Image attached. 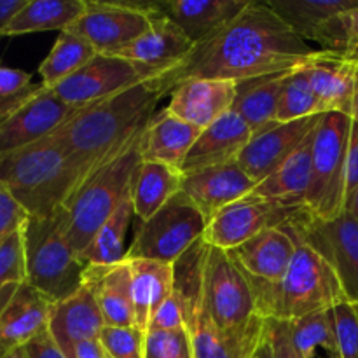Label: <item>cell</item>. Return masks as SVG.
I'll use <instances>...</instances> for the list:
<instances>
[{
  "mask_svg": "<svg viewBox=\"0 0 358 358\" xmlns=\"http://www.w3.org/2000/svg\"><path fill=\"white\" fill-rule=\"evenodd\" d=\"M80 108L59 100L55 91L41 84L37 93L17 110L0 121V156L16 152L51 136Z\"/></svg>",
  "mask_w": 358,
  "mask_h": 358,
  "instance_id": "cell-14",
  "label": "cell"
},
{
  "mask_svg": "<svg viewBox=\"0 0 358 358\" xmlns=\"http://www.w3.org/2000/svg\"><path fill=\"white\" fill-rule=\"evenodd\" d=\"M283 227L327 261L346 301L358 304V220L346 210L334 219H318L306 208Z\"/></svg>",
  "mask_w": 358,
  "mask_h": 358,
  "instance_id": "cell-10",
  "label": "cell"
},
{
  "mask_svg": "<svg viewBox=\"0 0 358 358\" xmlns=\"http://www.w3.org/2000/svg\"><path fill=\"white\" fill-rule=\"evenodd\" d=\"M135 217L131 194L117 206L114 213L105 220L103 226L96 231L93 240L90 241L80 259L86 266H110L126 261L124 238L128 227Z\"/></svg>",
  "mask_w": 358,
  "mask_h": 358,
  "instance_id": "cell-34",
  "label": "cell"
},
{
  "mask_svg": "<svg viewBox=\"0 0 358 358\" xmlns=\"http://www.w3.org/2000/svg\"><path fill=\"white\" fill-rule=\"evenodd\" d=\"M322 114L339 112L352 117L358 84V55L315 51L304 63Z\"/></svg>",
  "mask_w": 358,
  "mask_h": 358,
  "instance_id": "cell-18",
  "label": "cell"
},
{
  "mask_svg": "<svg viewBox=\"0 0 358 358\" xmlns=\"http://www.w3.org/2000/svg\"><path fill=\"white\" fill-rule=\"evenodd\" d=\"M23 227L0 243V290L9 285L27 283V252H24Z\"/></svg>",
  "mask_w": 358,
  "mask_h": 358,
  "instance_id": "cell-39",
  "label": "cell"
},
{
  "mask_svg": "<svg viewBox=\"0 0 358 358\" xmlns=\"http://www.w3.org/2000/svg\"><path fill=\"white\" fill-rule=\"evenodd\" d=\"M201 131L203 129L175 117L166 108H163L161 112H156L152 121L143 129L140 140L142 161L168 164L180 170Z\"/></svg>",
  "mask_w": 358,
  "mask_h": 358,
  "instance_id": "cell-26",
  "label": "cell"
},
{
  "mask_svg": "<svg viewBox=\"0 0 358 358\" xmlns=\"http://www.w3.org/2000/svg\"><path fill=\"white\" fill-rule=\"evenodd\" d=\"M84 7L86 0H28L27 6L6 28L3 37L52 30L63 31L79 20Z\"/></svg>",
  "mask_w": 358,
  "mask_h": 358,
  "instance_id": "cell-31",
  "label": "cell"
},
{
  "mask_svg": "<svg viewBox=\"0 0 358 358\" xmlns=\"http://www.w3.org/2000/svg\"><path fill=\"white\" fill-rule=\"evenodd\" d=\"M262 357H264V358H273L271 346H269L268 338H266V332H264V343H262Z\"/></svg>",
  "mask_w": 358,
  "mask_h": 358,
  "instance_id": "cell-52",
  "label": "cell"
},
{
  "mask_svg": "<svg viewBox=\"0 0 358 358\" xmlns=\"http://www.w3.org/2000/svg\"><path fill=\"white\" fill-rule=\"evenodd\" d=\"M28 213L0 182V243L27 224Z\"/></svg>",
  "mask_w": 358,
  "mask_h": 358,
  "instance_id": "cell-42",
  "label": "cell"
},
{
  "mask_svg": "<svg viewBox=\"0 0 358 358\" xmlns=\"http://www.w3.org/2000/svg\"><path fill=\"white\" fill-rule=\"evenodd\" d=\"M289 329L294 348L301 358H315L318 348H324L329 358H338L331 310L317 311L289 322Z\"/></svg>",
  "mask_w": 358,
  "mask_h": 358,
  "instance_id": "cell-35",
  "label": "cell"
},
{
  "mask_svg": "<svg viewBox=\"0 0 358 358\" xmlns=\"http://www.w3.org/2000/svg\"><path fill=\"white\" fill-rule=\"evenodd\" d=\"M206 219L192 199L180 191L150 219L140 222L126 259L173 264L205 236Z\"/></svg>",
  "mask_w": 358,
  "mask_h": 358,
  "instance_id": "cell-8",
  "label": "cell"
},
{
  "mask_svg": "<svg viewBox=\"0 0 358 358\" xmlns=\"http://www.w3.org/2000/svg\"><path fill=\"white\" fill-rule=\"evenodd\" d=\"M100 343L108 358H143L145 332L136 327H110L101 329Z\"/></svg>",
  "mask_w": 358,
  "mask_h": 358,
  "instance_id": "cell-41",
  "label": "cell"
},
{
  "mask_svg": "<svg viewBox=\"0 0 358 358\" xmlns=\"http://www.w3.org/2000/svg\"><path fill=\"white\" fill-rule=\"evenodd\" d=\"M353 119L331 112L322 115L313 138L311 182L304 205L318 219H334L346 205V157Z\"/></svg>",
  "mask_w": 358,
  "mask_h": 358,
  "instance_id": "cell-7",
  "label": "cell"
},
{
  "mask_svg": "<svg viewBox=\"0 0 358 358\" xmlns=\"http://www.w3.org/2000/svg\"><path fill=\"white\" fill-rule=\"evenodd\" d=\"M320 119L322 115H311L299 121L275 122L262 131L254 133L250 142L238 156L236 163L248 177L261 184L294 156V152L317 129Z\"/></svg>",
  "mask_w": 358,
  "mask_h": 358,
  "instance_id": "cell-16",
  "label": "cell"
},
{
  "mask_svg": "<svg viewBox=\"0 0 358 358\" xmlns=\"http://www.w3.org/2000/svg\"><path fill=\"white\" fill-rule=\"evenodd\" d=\"M334 322L338 358H358V310L355 304L341 301L331 310Z\"/></svg>",
  "mask_w": 358,
  "mask_h": 358,
  "instance_id": "cell-40",
  "label": "cell"
},
{
  "mask_svg": "<svg viewBox=\"0 0 358 358\" xmlns=\"http://www.w3.org/2000/svg\"><path fill=\"white\" fill-rule=\"evenodd\" d=\"M205 311L222 334H236L261 318L247 276L229 252L213 247L205 264Z\"/></svg>",
  "mask_w": 358,
  "mask_h": 358,
  "instance_id": "cell-9",
  "label": "cell"
},
{
  "mask_svg": "<svg viewBox=\"0 0 358 358\" xmlns=\"http://www.w3.org/2000/svg\"><path fill=\"white\" fill-rule=\"evenodd\" d=\"M343 17H345L350 45H352V55H358V6L353 7L352 10H346Z\"/></svg>",
  "mask_w": 358,
  "mask_h": 358,
  "instance_id": "cell-49",
  "label": "cell"
},
{
  "mask_svg": "<svg viewBox=\"0 0 358 358\" xmlns=\"http://www.w3.org/2000/svg\"><path fill=\"white\" fill-rule=\"evenodd\" d=\"M143 358H194L191 334L187 329L147 331Z\"/></svg>",
  "mask_w": 358,
  "mask_h": 358,
  "instance_id": "cell-38",
  "label": "cell"
},
{
  "mask_svg": "<svg viewBox=\"0 0 358 358\" xmlns=\"http://www.w3.org/2000/svg\"><path fill=\"white\" fill-rule=\"evenodd\" d=\"M83 283H86L93 290L101 315H103L105 325L135 327L129 261L110 266H87Z\"/></svg>",
  "mask_w": 358,
  "mask_h": 358,
  "instance_id": "cell-24",
  "label": "cell"
},
{
  "mask_svg": "<svg viewBox=\"0 0 358 358\" xmlns=\"http://www.w3.org/2000/svg\"><path fill=\"white\" fill-rule=\"evenodd\" d=\"M315 131L308 136L306 142L294 152L289 161H285L275 173L264 178L261 184H257L252 194L259 198L278 199V201L304 203L311 182Z\"/></svg>",
  "mask_w": 358,
  "mask_h": 358,
  "instance_id": "cell-30",
  "label": "cell"
},
{
  "mask_svg": "<svg viewBox=\"0 0 358 358\" xmlns=\"http://www.w3.org/2000/svg\"><path fill=\"white\" fill-rule=\"evenodd\" d=\"M142 133L119 156L91 175L63 206L66 240L79 255L90 245L96 231L103 226L105 220L131 194L133 175L142 163Z\"/></svg>",
  "mask_w": 358,
  "mask_h": 358,
  "instance_id": "cell-5",
  "label": "cell"
},
{
  "mask_svg": "<svg viewBox=\"0 0 358 358\" xmlns=\"http://www.w3.org/2000/svg\"><path fill=\"white\" fill-rule=\"evenodd\" d=\"M0 182L30 217L55 215L79 187L69 150L48 136L0 156Z\"/></svg>",
  "mask_w": 358,
  "mask_h": 358,
  "instance_id": "cell-3",
  "label": "cell"
},
{
  "mask_svg": "<svg viewBox=\"0 0 358 358\" xmlns=\"http://www.w3.org/2000/svg\"><path fill=\"white\" fill-rule=\"evenodd\" d=\"M24 353H27V358H66L55 339L51 338L49 331H44L37 338L31 339L24 346Z\"/></svg>",
  "mask_w": 358,
  "mask_h": 358,
  "instance_id": "cell-45",
  "label": "cell"
},
{
  "mask_svg": "<svg viewBox=\"0 0 358 358\" xmlns=\"http://www.w3.org/2000/svg\"><path fill=\"white\" fill-rule=\"evenodd\" d=\"M156 10L154 3L86 0L84 13L70 30L86 38L100 55H114L149 30Z\"/></svg>",
  "mask_w": 358,
  "mask_h": 358,
  "instance_id": "cell-12",
  "label": "cell"
},
{
  "mask_svg": "<svg viewBox=\"0 0 358 358\" xmlns=\"http://www.w3.org/2000/svg\"><path fill=\"white\" fill-rule=\"evenodd\" d=\"M66 358H107L100 339H86L72 346Z\"/></svg>",
  "mask_w": 358,
  "mask_h": 358,
  "instance_id": "cell-47",
  "label": "cell"
},
{
  "mask_svg": "<svg viewBox=\"0 0 358 358\" xmlns=\"http://www.w3.org/2000/svg\"><path fill=\"white\" fill-rule=\"evenodd\" d=\"M294 70V69H292ZM292 70L268 73L236 83V98L231 112L240 115L252 133L262 131L276 122L280 96Z\"/></svg>",
  "mask_w": 358,
  "mask_h": 358,
  "instance_id": "cell-27",
  "label": "cell"
},
{
  "mask_svg": "<svg viewBox=\"0 0 358 358\" xmlns=\"http://www.w3.org/2000/svg\"><path fill=\"white\" fill-rule=\"evenodd\" d=\"M266 338L271 346L273 358H301L290 339L289 322L266 320Z\"/></svg>",
  "mask_w": 358,
  "mask_h": 358,
  "instance_id": "cell-43",
  "label": "cell"
},
{
  "mask_svg": "<svg viewBox=\"0 0 358 358\" xmlns=\"http://www.w3.org/2000/svg\"><path fill=\"white\" fill-rule=\"evenodd\" d=\"M2 358H27V353H24V346H23V348H17V350H14V352L7 353V355H3Z\"/></svg>",
  "mask_w": 358,
  "mask_h": 358,
  "instance_id": "cell-51",
  "label": "cell"
},
{
  "mask_svg": "<svg viewBox=\"0 0 358 358\" xmlns=\"http://www.w3.org/2000/svg\"><path fill=\"white\" fill-rule=\"evenodd\" d=\"M262 343H264V341H262ZM254 358H264V357H262V345H261V348H259V352L255 353Z\"/></svg>",
  "mask_w": 358,
  "mask_h": 358,
  "instance_id": "cell-54",
  "label": "cell"
},
{
  "mask_svg": "<svg viewBox=\"0 0 358 358\" xmlns=\"http://www.w3.org/2000/svg\"><path fill=\"white\" fill-rule=\"evenodd\" d=\"M129 266L133 280L135 327L147 332L152 315L173 292V264L135 259L129 261Z\"/></svg>",
  "mask_w": 358,
  "mask_h": 358,
  "instance_id": "cell-28",
  "label": "cell"
},
{
  "mask_svg": "<svg viewBox=\"0 0 358 358\" xmlns=\"http://www.w3.org/2000/svg\"><path fill=\"white\" fill-rule=\"evenodd\" d=\"M315 49L266 2L250 0L234 20L194 45L171 72L157 77L164 93L187 79L241 83L304 65Z\"/></svg>",
  "mask_w": 358,
  "mask_h": 358,
  "instance_id": "cell-1",
  "label": "cell"
},
{
  "mask_svg": "<svg viewBox=\"0 0 358 358\" xmlns=\"http://www.w3.org/2000/svg\"><path fill=\"white\" fill-rule=\"evenodd\" d=\"M135 65L114 55L98 52L73 76L51 87L59 100L73 108H84L143 83Z\"/></svg>",
  "mask_w": 358,
  "mask_h": 358,
  "instance_id": "cell-13",
  "label": "cell"
},
{
  "mask_svg": "<svg viewBox=\"0 0 358 358\" xmlns=\"http://www.w3.org/2000/svg\"><path fill=\"white\" fill-rule=\"evenodd\" d=\"M194 45V42L170 17L157 9L149 30L135 42L114 52V56L135 65L143 79L150 80L171 72L175 66L180 65L191 55Z\"/></svg>",
  "mask_w": 358,
  "mask_h": 358,
  "instance_id": "cell-15",
  "label": "cell"
},
{
  "mask_svg": "<svg viewBox=\"0 0 358 358\" xmlns=\"http://www.w3.org/2000/svg\"><path fill=\"white\" fill-rule=\"evenodd\" d=\"M103 327V315L93 290L86 283L72 296L51 304L48 331L65 357L76 343L100 339Z\"/></svg>",
  "mask_w": 358,
  "mask_h": 358,
  "instance_id": "cell-21",
  "label": "cell"
},
{
  "mask_svg": "<svg viewBox=\"0 0 358 358\" xmlns=\"http://www.w3.org/2000/svg\"><path fill=\"white\" fill-rule=\"evenodd\" d=\"M345 210L353 217V219L358 220V187L346 198Z\"/></svg>",
  "mask_w": 358,
  "mask_h": 358,
  "instance_id": "cell-50",
  "label": "cell"
},
{
  "mask_svg": "<svg viewBox=\"0 0 358 358\" xmlns=\"http://www.w3.org/2000/svg\"><path fill=\"white\" fill-rule=\"evenodd\" d=\"M304 210V203L278 201L248 194L215 213L206 222L203 240L210 247L229 252L262 231L283 227Z\"/></svg>",
  "mask_w": 358,
  "mask_h": 358,
  "instance_id": "cell-11",
  "label": "cell"
},
{
  "mask_svg": "<svg viewBox=\"0 0 358 358\" xmlns=\"http://www.w3.org/2000/svg\"><path fill=\"white\" fill-rule=\"evenodd\" d=\"M257 182L248 177L238 163L205 168L184 175L182 191L192 199L206 222L226 206L252 194Z\"/></svg>",
  "mask_w": 358,
  "mask_h": 358,
  "instance_id": "cell-20",
  "label": "cell"
},
{
  "mask_svg": "<svg viewBox=\"0 0 358 358\" xmlns=\"http://www.w3.org/2000/svg\"><path fill=\"white\" fill-rule=\"evenodd\" d=\"M51 304L28 283L0 290V358L48 331Z\"/></svg>",
  "mask_w": 358,
  "mask_h": 358,
  "instance_id": "cell-17",
  "label": "cell"
},
{
  "mask_svg": "<svg viewBox=\"0 0 358 358\" xmlns=\"http://www.w3.org/2000/svg\"><path fill=\"white\" fill-rule=\"evenodd\" d=\"M166 110L199 129L231 112L236 83L217 79H187L173 87Z\"/></svg>",
  "mask_w": 358,
  "mask_h": 358,
  "instance_id": "cell-19",
  "label": "cell"
},
{
  "mask_svg": "<svg viewBox=\"0 0 358 358\" xmlns=\"http://www.w3.org/2000/svg\"><path fill=\"white\" fill-rule=\"evenodd\" d=\"M266 3L303 41H311L331 17L358 6L357 0H269Z\"/></svg>",
  "mask_w": 358,
  "mask_h": 358,
  "instance_id": "cell-32",
  "label": "cell"
},
{
  "mask_svg": "<svg viewBox=\"0 0 358 358\" xmlns=\"http://www.w3.org/2000/svg\"><path fill=\"white\" fill-rule=\"evenodd\" d=\"M250 0H163L156 7L194 44H199L238 16Z\"/></svg>",
  "mask_w": 358,
  "mask_h": 358,
  "instance_id": "cell-25",
  "label": "cell"
},
{
  "mask_svg": "<svg viewBox=\"0 0 358 358\" xmlns=\"http://www.w3.org/2000/svg\"><path fill=\"white\" fill-rule=\"evenodd\" d=\"M311 115H324L318 107L317 96L311 87L304 65L292 70L289 79L285 80L282 96H280L276 122H290L299 119L311 117Z\"/></svg>",
  "mask_w": 358,
  "mask_h": 358,
  "instance_id": "cell-36",
  "label": "cell"
},
{
  "mask_svg": "<svg viewBox=\"0 0 358 358\" xmlns=\"http://www.w3.org/2000/svg\"><path fill=\"white\" fill-rule=\"evenodd\" d=\"M355 306H357V310H358V304H355Z\"/></svg>",
  "mask_w": 358,
  "mask_h": 358,
  "instance_id": "cell-55",
  "label": "cell"
},
{
  "mask_svg": "<svg viewBox=\"0 0 358 358\" xmlns=\"http://www.w3.org/2000/svg\"><path fill=\"white\" fill-rule=\"evenodd\" d=\"M358 187V122H352L346 157V198Z\"/></svg>",
  "mask_w": 358,
  "mask_h": 358,
  "instance_id": "cell-46",
  "label": "cell"
},
{
  "mask_svg": "<svg viewBox=\"0 0 358 358\" xmlns=\"http://www.w3.org/2000/svg\"><path fill=\"white\" fill-rule=\"evenodd\" d=\"M38 87L28 72L0 63V121L27 103Z\"/></svg>",
  "mask_w": 358,
  "mask_h": 358,
  "instance_id": "cell-37",
  "label": "cell"
},
{
  "mask_svg": "<svg viewBox=\"0 0 358 358\" xmlns=\"http://www.w3.org/2000/svg\"><path fill=\"white\" fill-rule=\"evenodd\" d=\"M96 55V49L73 30L66 28V30L59 31L52 49L45 56L44 62L38 65L42 86L49 87V90L58 86L59 83L73 76L77 70L83 69Z\"/></svg>",
  "mask_w": 358,
  "mask_h": 358,
  "instance_id": "cell-33",
  "label": "cell"
},
{
  "mask_svg": "<svg viewBox=\"0 0 358 358\" xmlns=\"http://www.w3.org/2000/svg\"><path fill=\"white\" fill-rule=\"evenodd\" d=\"M252 135H254L252 129L240 115L227 112L213 124L203 129L180 166L182 175L220 166V164L236 163L238 156L250 142Z\"/></svg>",
  "mask_w": 358,
  "mask_h": 358,
  "instance_id": "cell-23",
  "label": "cell"
},
{
  "mask_svg": "<svg viewBox=\"0 0 358 358\" xmlns=\"http://www.w3.org/2000/svg\"><path fill=\"white\" fill-rule=\"evenodd\" d=\"M23 233L28 285L51 303L77 292L87 266L66 240L63 208L49 217H28Z\"/></svg>",
  "mask_w": 358,
  "mask_h": 358,
  "instance_id": "cell-6",
  "label": "cell"
},
{
  "mask_svg": "<svg viewBox=\"0 0 358 358\" xmlns=\"http://www.w3.org/2000/svg\"><path fill=\"white\" fill-rule=\"evenodd\" d=\"M28 0H0V37L17 13L27 6Z\"/></svg>",
  "mask_w": 358,
  "mask_h": 358,
  "instance_id": "cell-48",
  "label": "cell"
},
{
  "mask_svg": "<svg viewBox=\"0 0 358 358\" xmlns=\"http://www.w3.org/2000/svg\"><path fill=\"white\" fill-rule=\"evenodd\" d=\"M296 243L292 261L278 283L250 282L257 313L266 320L294 322L346 301L339 280L320 254L283 227Z\"/></svg>",
  "mask_w": 358,
  "mask_h": 358,
  "instance_id": "cell-4",
  "label": "cell"
},
{
  "mask_svg": "<svg viewBox=\"0 0 358 358\" xmlns=\"http://www.w3.org/2000/svg\"><path fill=\"white\" fill-rule=\"evenodd\" d=\"M294 250L292 236L283 227H271L229 250V255L250 282L278 283L289 269Z\"/></svg>",
  "mask_w": 358,
  "mask_h": 358,
  "instance_id": "cell-22",
  "label": "cell"
},
{
  "mask_svg": "<svg viewBox=\"0 0 358 358\" xmlns=\"http://www.w3.org/2000/svg\"><path fill=\"white\" fill-rule=\"evenodd\" d=\"M352 119L355 122H358V84H357V91H355V98H353V108H352Z\"/></svg>",
  "mask_w": 358,
  "mask_h": 358,
  "instance_id": "cell-53",
  "label": "cell"
},
{
  "mask_svg": "<svg viewBox=\"0 0 358 358\" xmlns=\"http://www.w3.org/2000/svg\"><path fill=\"white\" fill-rule=\"evenodd\" d=\"M184 175L168 164L142 161L133 175L131 201L140 222L150 219L175 194L182 191Z\"/></svg>",
  "mask_w": 358,
  "mask_h": 358,
  "instance_id": "cell-29",
  "label": "cell"
},
{
  "mask_svg": "<svg viewBox=\"0 0 358 358\" xmlns=\"http://www.w3.org/2000/svg\"><path fill=\"white\" fill-rule=\"evenodd\" d=\"M107 358H108V357H107Z\"/></svg>",
  "mask_w": 358,
  "mask_h": 358,
  "instance_id": "cell-56",
  "label": "cell"
},
{
  "mask_svg": "<svg viewBox=\"0 0 358 358\" xmlns=\"http://www.w3.org/2000/svg\"><path fill=\"white\" fill-rule=\"evenodd\" d=\"M166 329H187L180 303L173 292L157 308L149 324V331H166Z\"/></svg>",
  "mask_w": 358,
  "mask_h": 358,
  "instance_id": "cell-44",
  "label": "cell"
},
{
  "mask_svg": "<svg viewBox=\"0 0 358 358\" xmlns=\"http://www.w3.org/2000/svg\"><path fill=\"white\" fill-rule=\"evenodd\" d=\"M164 94L156 79L143 80L114 96L80 108L52 133L51 136L69 150L76 164L79 187L131 145L152 121Z\"/></svg>",
  "mask_w": 358,
  "mask_h": 358,
  "instance_id": "cell-2",
  "label": "cell"
}]
</instances>
